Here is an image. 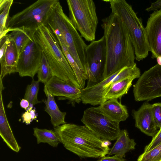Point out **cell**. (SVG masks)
<instances>
[{"instance_id":"6da1fadb","label":"cell","mask_w":161,"mask_h":161,"mask_svg":"<svg viewBox=\"0 0 161 161\" xmlns=\"http://www.w3.org/2000/svg\"><path fill=\"white\" fill-rule=\"evenodd\" d=\"M106 48L103 80L125 67L134 66V46L123 20L111 13L102 20Z\"/></svg>"},{"instance_id":"7a4b0ae2","label":"cell","mask_w":161,"mask_h":161,"mask_svg":"<svg viewBox=\"0 0 161 161\" xmlns=\"http://www.w3.org/2000/svg\"><path fill=\"white\" fill-rule=\"evenodd\" d=\"M54 129L65 148L81 158H101L110 149L109 141L99 137L85 125L66 123Z\"/></svg>"},{"instance_id":"3957f363","label":"cell","mask_w":161,"mask_h":161,"mask_svg":"<svg viewBox=\"0 0 161 161\" xmlns=\"http://www.w3.org/2000/svg\"><path fill=\"white\" fill-rule=\"evenodd\" d=\"M46 25L62 41L79 66L85 73L87 45L64 12L59 1L52 8Z\"/></svg>"},{"instance_id":"277c9868","label":"cell","mask_w":161,"mask_h":161,"mask_svg":"<svg viewBox=\"0 0 161 161\" xmlns=\"http://www.w3.org/2000/svg\"><path fill=\"white\" fill-rule=\"evenodd\" d=\"M34 36L46 58L53 75L81 89L56 38L50 29L45 25H41L36 29Z\"/></svg>"},{"instance_id":"5b68a950","label":"cell","mask_w":161,"mask_h":161,"mask_svg":"<svg viewBox=\"0 0 161 161\" xmlns=\"http://www.w3.org/2000/svg\"><path fill=\"white\" fill-rule=\"evenodd\" d=\"M112 13L123 21L134 46L135 58L140 61L146 58L150 51L142 19L139 18L132 6L125 0H109Z\"/></svg>"},{"instance_id":"8992f818","label":"cell","mask_w":161,"mask_h":161,"mask_svg":"<svg viewBox=\"0 0 161 161\" xmlns=\"http://www.w3.org/2000/svg\"><path fill=\"white\" fill-rule=\"evenodd\" d=\"M69 18L81 37L88 42L95 39L98 24L96 7L92 0H67Z\"/></svg>"},{"instance_id":"52a82bcc","label":"cell","mask_w":161,"mask_h":161,"mask_svg":"<svg viewBox=\"0 0 161 161\" xmlns=\"http://www.w3.org/2000/svg\"><path fill=\"white\" fill-rule=\"evenodd\" d=\"M58 0H38L10 17L7 24L8 33L17 29L36 31L40 25H46L52 8Z\"/></svg>"},{"instance_id":"ba28073f","label":"cell","mask_w":161,"mask_h":161,"mask_svg":"<svg viewBox=\"0 0 161 161\" xmlns=\"http://www.w3.org/2000/svg\"><path fill=\"white\" fill-rule=\"evenodd\" d=\"M81 120L95 135L104 140H116L121 130L119 123L112 120L99 106L86 109Z\"/></svg>"},{"instance_id":"9c48e42d","label":"cell","mask_w":161,"mask_h":161,"mask_svg":"<svg viewBox=\"0 0 161 161\" xmlns=\"http://www.w3.org/2000/svg\"><path fill=\"white\" fill-rule=\"evenodd\" d=\"M141 75L140 70L136 64L124 68L96 85L81 89V102L84 104L100 105L104 103V97L113 84L128 77L139 78Z\"/></svg>"},{"instance_id":"30bf717a","label":"cell","mask_w":161,"mask_h":161,"mask_svg":"<svg viewBox=\"0 0 161 161\" xmlns=\"http://www.w3.org/2000/svg\"><path fill=\"white\" fill-rule=\"evenodd\" d=\"M87 64L85 73L87 80L86 87L93 86L103 80L106 63L105 42L103 36L87 45L86 50Z\"/></svg>"},{"instance_id":"8fae6325","label":"cell","mask_w":161,"mask_h":161,"mask_svg":"<svg viewBox=\"0 0 161 161\" xmlns=\"http://www.w3.org/2000/svg\"><path fill=\"white\" fill-rule=\"evenodd\" d=\"M133 92L138 102L161 97V66L157 64L145 71L134 85Z\"/></svg>"},{"instance_id":"7c38bea8","label":"cell","mask_w":161,"mask_h":161,"mask_svg":"<svg viewBox=\"0 0 161 161\" xmlns=\"http://www.w3.org/2000/svg\"><path fill=\"white\" fill-rule=\"evenodd\" d=\"M34 35L29 40L20 51L17 65V72L20 77L29 76L32 79L37 73L43 54L42 49Z\"/></svg>"},{"instance_id":"4fadbf2b","label":"cell","mask_w":161,"mask_h":161,"mask_svg":"<svg viewBox=\"0 0 161 161\" xmlns=\"http://www.w3.org/2000/svg\"><path fill=\"white\" fill-rule=\"evenodd\" d=\"M145 29L152 58H157L161 56V9L150 15Z\"/></svg>"},{"instance_id":"5bb4252c","label":"cell","mask_w":161,"mask_h":161,"mask_svg":"<svg viewBox=\"0 0 161 161\" xmlns=\"http://www.w3.org/2000/svg\"><path fill=\"white\" fill-rule=\"evenodd\" d=\"M44 86L54 96L64 97L77 103L81 101V89L55 76H53Z\"/></svg>"},{"instance_id":"9a60e30c","label":"cell","mask_w":161,"mask_h":161,"mask_svg":"<svg viewBox=\"0 0 161 161\" xmlns=\"http://www.w3.org/2000/svg\"><path fill=\"white\" fill-rule=\"evenodd\" d=\"M132 114L135 126L148 136L153 137L158 131L154 122L152 104L145 102L137 110H133Z\"/></svg>"},{"instance_id":"2e32d148","label":"cell","mask_w":161,"mask_h":161,"mask_svg":"<svg viewBox=\"0 0 161 161\" xmlns=\"http://www.w3.org/2000/svg\"><path fill=\"white\" fill-rule=\"evenodd\" d=\"M0 90V135L3 141L11 150L18 152L21 149L11 129L6 114L2 95Z\"/></svg>"},{"instance_id":"e0dca14e","label":"cell","mask_w":161,"mask_h":161,"mask_svg":"<svg viewBox=\"0 0 161 161\" xmlns=\"http://www.w3.org/2000/svg\"><path fill=\"white\" fill-rule=\"evenodd\" d=\"M99 107L112 120L119 123L125 120L129 116L126 106L119 102L117 99L107 100Z\"/></svg>"},{"instance_id":"ac0fdd59","label":"cell","mask_w":161,"mask_h":161,"mask_svg":"<svg viewBox=\"0 0 161 161\" xmlns=\"http://www.w3.org/2000/svg\"><path fill=\"white\" fill-rule=\"evenodd\" d=\"M8 37L9 42L5 53L4 64L1 67L0 79L2 80L6 75L17 72L19 54L14 41Z\"/></svg>"},{"instance_id":"d6986e66","label":"cell","mask_w":161,"mask_h":161,"mask_svg":"<svg viewBox=\"0 0 161 161\" xmlns=\"http://www.w3.org/2000/svg\"><path fill=\"white\" fill-rule=\"evenodd\" d=\"M44 91L47 97L46 100H42L45 106V111L50 116V121L54 127L66 124L65 119L66 112H62L59 110L55 101L54 96L45 86Z\"/></svg>"},{"instance_id":"ffe728a7","label":"cell","mask_w":161,"mask_h":161,"mask_svg":"<svg viewBox=\"0 0 161 161\" xmlns=\"http://www.w3.org/2000/svg\"><path fill=\"white\" fill-rule=\"evenodd\" d=\"M136 145L134 140L129 137L127 131L121 130L107 156L114 155L123 158L127 152L135 149Z\"/></svg>"},{"instance_id":"44dd1931","label":"cell","mask_w":161,"mask_h":161,"mask_svg":"<svg viewBox=\"0 0 161 161\" xmlns=\"http://www.w3.org/2000/svg\"><path fill=\"white\" fill-rule=\"evenodd\" d=\"M135 79L134 77H128L113 84L104 97V102L109 99L120 98L126 94Z\"/></svg>"},{"instance_id":"7402d4cb","label":"cell","mask_w":161,"mask_h":161,"mask_svg":"<svg viewBox=\"0 0 161 161\" xmlns=\"http://www.w3.org/2000/svg\"><path fill=\"white\" fill-rule=\"evenodd\" d=\"M55 36L64 54L75 74L80 88L82 89L85 88L86 81L87 80L85 73L79 66L75 59L69 53L62 41L58 37L56 36Z\"/></svg>"},{"instance_id":"603a6c76","label":"cell","mask_w":161,"mask_h":161,"mask_svg":"<svg viewBox=\"0 0 161 161\" xmlns=\"http://www.w3.org/2000/svg\"><path fill=\"white\" fill-rule=\"evenodd\" d=\"M33 132L37 144L47 143L53 147H56L60 143L59 138L54 130L35 127L33 128Z\"/></svg>"},{"instance_id":"cb8c5ba5","label":"cell","mask_w":161,"mask_h":161,"mask_svg":"<svg viewBox=\"0 0 161 161\" xmlns=\"http://www.w3.org/2000/svg\"><path fill=\"white\" fill-rule=\"evenodd\" d=\"M35 31L22 28L14 30L10 33L8 34V36L14 41L19 55L27 42L34 35Z\"/></svg>"},{"instance_id":"d4e9b609","label":"cell","mask_w":161,"mask_h":161,"mask_svg":"<svg viewBox=\"0 0 161 161\" xmlns=\"http://www.w3.org/2000/svg\"><path fill=\"white\" fill-rule=\"evenodd\" d=\"M40 82L33 79L31 84L28 85L26 88L24 98L27 100L29 103V107L33 108L36 104L41 103L37 98Z\"/></svg>"},{"instance_id":"484cf974","label":"cell","mask_w":161,"mask_h":161,"mask_svg":"<svg viewBox=\"0 0 161 161\" xmlns=\"http://www.w3.org/2000/svg\"><path fill=\"white\" fill-rule=\"evenodd\" d=\"M38 80L46 84L53 76L46 58L43 53L40 65L37 73Z\"/></svg>"},{"instance_id":"4316f807","label":"cell","mask_w":161,"mask_h":161,"mask_svg":"<svg viewBox=\"0 0 161 161\" xmlns=\"http://www.w3.org/2000/svg\"><path fill=\"white\" fill-rule=\"evenodd\" d=\"M13 3V0H8L2 10L0 12V39L8 33L7 24L10 9Z\"/></svg>"},{"instance_id":"83f0119b","label":"cell","mask_w":161,"mask_h":161,"mask_svg":"<svg viewBox=\"0 0 161 161\" xmlns=\"http://www.w3.org/2000/svg\"><path fill=\"white\" fill-rule=\"evenodd\" d=\"M137 161H161V143L152 149L143 152Z\"/></svg>"},{"instance_id":"f1b7e54d","label":"cell","mask_w":161,"mask_h":161,"mask_svg":"<svg viewBox=\"0 0 161 161\" xmlns=\"http://www.w3.org/2000/svg\"><path fill=\"white\" fill-rule=\"evenodd\" d=\"M153 117L156 127L161 128V103L152 104Z\"/></svg>"},{"instance_id":"f546056e","label":"cell","mask_w":161,"mask_h":161,"mask_svg":"<svg viewBox=\"0 0 161 161\" xmlns=\"http://www.w3.org/2000/svg\"><path fill=\"white\" fill-rule=\"evenodd\" d=\"M161 143V128L159 129L156 134L153 137L152 140L150 143L145 147L144 152H147Z\"/></svg>"},{"instance_id":"4dcf8cb0","label":"cell","mask_w":161,"mask_h":161,"mask_svg":"<svg viewBox=\"0 0 161 161\" xmlns=\"http://www.w3.org/2000/svg\"><path fill=\"white\" fill-rule=\"evenodd\" d=\"M21 117L23 123H25L27 125H30L33 121L31 114L28 110H26L23 114Z\"/></svg>"},{"instance_id":"1f68e13d","label":"cell","mask_w":161,"mask_h":161,"mask_svg":"<svg viewBox=\"0 0 161 161\" xmlns=\"http://www.w3.org/2000/svg\"><path fill=\"white\" fill-rule=\"evenodd\" d=\"M159 9H161V0H157L155 2L152 3L151 6L147 8L146 10L148 12L153 11H155Z\"/></svg>"},{"instance_id":"d6a6232c","label":"cell","mask_w":161,"mask_h":161,"mask_svg":"<svg viewBox=\"0 0 161 161\" xmlns=\"http://www.w3.org/2000/svg\"><path fill=\"white\" fill-rule=\"evenodd\" d=\"M97 161H125L123 158L116 155L104 156Z\"/></svg>"},{"instance_id":"836d02e7","label":"cell","mask_w":161,"mask_h":161,"mask_svg":"<svg viewBox=\"0 0 161 161\" xmlns=\"http://www.w3.org/2000/svg\"><path fill=\"white\" fill-rule=\"evenodd\" d=\"M20 105L21 108L26 110L29 107L30 103L27 100L23 98L20 102Z\"/></svg>"},{"instance_id":"e575fe53","label":"cell","mask_w":161,"mask_h":161,"mask_svg":"<svg viewBox=\"0 0 161 161\" xmlns=\"http://www.w3.org/2000/svg\"><path fill=\"white\" fill-rule=\"evenodd\" d=\"M33 108L29 107L26 110L29 111L31 116L32 120H35L37 118V115L36 113L35 108Z\"/></svg>"},{"instance_id":"d590c367","label":"cell","mask_w":161,"mask_h":161,"mask_svg":"<svg viewBox=\"0 0 161 161\" xmlns=\"http://www.w3.org/2000/svg\"><path fill=\"white\" fill-rule=\"evenodd\" d=\"M8 1V0H0V12H1L2 10L6 4L7 3Z\"/></svg>"},{"instance_id":"8d00e7d4","label":"cell","mask_w":161,"mask_h":161,"mask_svg":"<svg viewBox=\"0 0 161 161\" xmlns=\"http://www.w3.org/2000/svg\"><path fill=\"white\" fill-rule=\"evenodd\" d=\"M158 64L161 66V56L158 57L157 58Z\"/></svg>"}]
</instances>
